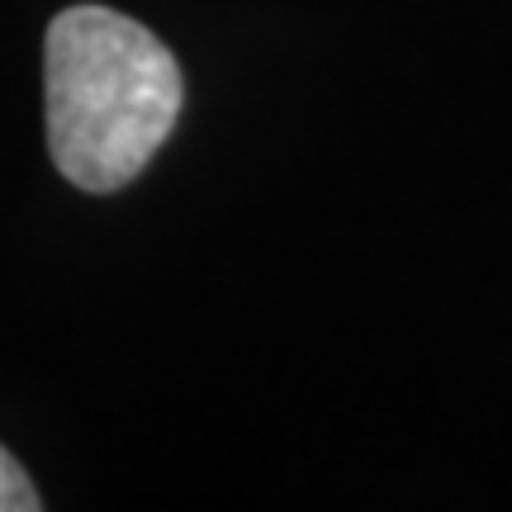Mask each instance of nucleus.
<instances>
[{
    "instance_id": "1",
    "label": "nucleus",
    "mask_w": 512,
    "mask_h": 512,
    "mask_svg": "<svg viewBox=\"0 0 512 512\" xmlns=\"http://www.w3.org/2000/svg\"><path fill=\"white\" fill-rule=\"evenodd\" d=\"M181 67L162 38L110 5L48 24L43 105L53 166L86 195L124 190L181 119Z\"/></svg>"
},
{
    "instance_id": "2",
    "label": "nucleus",
    "mask_w": 512,
    "mask_h": 512,
    "mask_svg": "<svg viewBox=\"0 0 512 512\" xmlns=\"http://www.w3.org/2000/svg\"><path fill=\"white\" fill-rule=\"evenodd\" d=\"M43 498H38L34 479L19 470V460L0 446V512H38Z\"/></svg>"
}]
</instances>
